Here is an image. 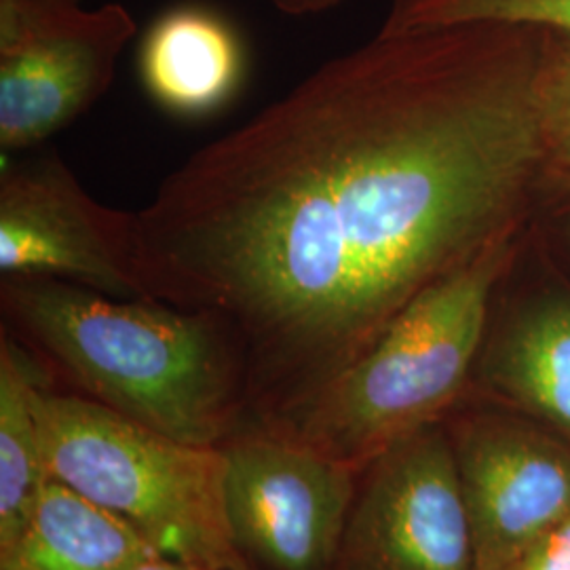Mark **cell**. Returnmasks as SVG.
Masks as SVG:
<instances>
[{
    "label": "cell",
    "mask_w": 570,
    "mask_h": 570,
    "mask_svg": "<svg viewBox=\"0 0 570 570\" xmlns=\"http://www.w3.org/2000/svg\"><path fill=\"white\" fill-rule=\"evenodd\" d=\"M543 45L508 23L379 32L131 212L146 296L225 320L254 416L313 400L416 294L518 226L546 165Z\"/></svg>",
    "instance_id": "6da1fadb"
},
{
    "label": "cell",
    "mask_w": 570,
    "mask_h": 570,
    "mask_svg": "<svg viewBox=\"0 0 570 570\" xmlns=\"http://www.w3.org/2000/svg\"><path fill=\"white\" fill-rule=\"evenodd\" d=\"M0 311L53 385L174 440L220 446L249 414L244 351L216 313L49 277H2Z\"/></svg>",
    "instance_id": "7a4b0ae2"
},
{
    "label": "cell",
    "mask_w": 570,
    "mask_h": 570,
    "mask_svg": "<svg viewBox=\"0 0 570 570\" xmlns=\"http://www.w3.org/2000/svg\"><path fill=\"white\" fill-rule=\"evenodd\" d=\"M515 233L518 226L416 294L313 400L261 421L357 468L393 442L440 423L480 357L492 294L513 261Z\"/></svg>",
    "instance_id": "3957f363"
},
{
    "label": "cell",
    "mask_w": 570,
    "mask_h": 570,
    "mask_svg": "<svg viewBox=\"0 0 570 570\" xmlns=\"http://www.w3.org/2000/svg\"><path fill=\"white\" fill-rule=\"evenodd\" d=\"M37 416L49 480L138 530L157 553L209 570L239 560L223 510L220 446H195L47 383Z\"/></svg>",
    "instance_id": "277c9868"
},
{
    "label": "cell",
    "mask_w": 570,
    "mask_h": 570,
    "mask_svg": "<svg viewBox=\"0 0 570 570\" xmlns=\"http://www.w3.org/2000/svg\"><path fill=\"white\" fill-rule=\"evenodd\" d=\"M223 510L254 570H336L362 468L254 416L225 442Z\"/></svg>",
    "instance_id": "5b68a950"
},
{
    "label": "cell",
    "mask_w": 570,
    "mask_h": 570,
    "mask_svg": "<svg viewBox=\"0 0 570 570\" xmlns=\"http://www.w3.org/2000/svg\"><path fill=\"white\" fill-rule=\"evenodd\" d=\"M138 21L121 2L0 0V148L49 140L98 102Z\"/></svg>",
    "instance_id": "8992f818"
},
{
    "label": "cell",
    "mask_w": 570,
    "mask_h": 570,
    "mask_svg": "<svg viewBox=\"0 0 570 570\" xmlns=\"http://www.w3.org/2000/svg\"><path fill=\"white\" fill-rule=\"evenodd\" d=\"M336 570H478L442 421L393 442L362 468Z\"/></svg>",
    "instance_id": "52a82bcc"
},
{
    "label": "cell",
    "mask_w": 570,
    "mask_h": 570,
    "mask_svg": "<svg viewBox=\"0 0 570 570\" xmlns=\"http://www.w3.org/2000/svg\"><path fill=\"white\" fill-rule=\"evenodd\" d=\"M129 225L131 212L96 202L58 155L4 157L2 277H49L117 298H148L131 261Z\"/></svg>",
    "instance_id": "ba28073f"
},
{
    "label": "cell",
    "mask_w": 570,
    "mask_h": 570,
    "mask_svg": "<svg viewBox=\"0 0 570 570\" xmlns=\"http://www.w3.org/2000/svg\"><path fill=\"white\" fill-rule=\"evenodd\" d=\"M449 433L478 570L505 569L570 518L569 444L490 414L463 416Z\"/></svg>",
    "instance_id": "9c48e42d"
},
{
    "label": "cell",
    "mask_w": 570,
    "mask_h": 570,
    "mask_svg": "<svg viewBox=\"0 0 570 570\" xmlns=\"http://www.w3.org/2000/svg\"><path fill=\"white\" fill-rule=\"evenodd\" d=\"M138 66L155 102L183 117H202L237 94L244 81V42L214 9L183 4L150 23Z\"/></svg>",
    "instance_id": "30bf717a"
},
{
    "label": "cell",
    "mask_w": 570,
    "mask_h": 570,
    "mask_svg": "<svg viewBox=\"0 0 570 570\" xmlns=\"http://www.w3.org/2000/svg\"><path fill=\"white\" fill-rule=\"evenodd\" d=\"M157 553L121 518L49 480L0 570H131Z\"/></svg>",
    "instance_id": "8fae6325"
},
{
    "label": "cell",
    "mask_w": 570,
    "mask_h": 570,
    "mask_svg": "<svg viewBox=\"0 0 570 570\" xmlns=\"http://www.w3.org/2000/svg\"><path fill=\"white\" fill-rule=\"evenodd\" d=\"M53 383L39 357L9 330L0 332V551L26 529L49 482L37 391Z\"/></svg>",
    "instance_id": "7c38bea8"
},
{
    "label": "cell",
    "mask_w": 570,
    "mask_h": 570,
    "mask_svg": "<svg viewBox=\"0 0 570 570\" xmlns=\"http://www.w3.org/2000/svg\"><path fill=\"white\" fill-rule=\"evenodd\" d=\"M490 387L570 440V298L520 315L487 362Z\"/></svg>",
    "instance_id": "4fadbf2b"
},
{
    "label": "cell",
    "mask_w": 570,
    "mask_h": 570,
    "mask_svg": "<svg viewBox=\"0 0 570 570\" xmlns=\"http://www.w3.org/2000/svg\"><path fill=\"white\" fill-rule=\"evenodd\" d=\"M459 23L529 26L570 37V0H393L383 35Z\"/></svg>",
    "instance_id": "5bb4252c"
},
{
    "label": "cell",
    "mask_w": 570,
    "mask_h": 570,
    "mask_svg": "<svg viewBox=\"0 0 570 570\" xmlns=\"http://www.w3.org/2000/svg\"><path fill=\"white\" fill-rule=\"evenodd\" d=\"M537 112L546 165L570 174V37L546 30L537 75Z\"/></svg>",
    "instance_id": "9a60e30c"
},
{
    "label": "cell",
    "mask_w": 570,
    "mask_h": 570,
    "mask_svg": "<svg viewBox=\"0 0 570 570\" xmlns=\"http://www.w3.org/2000/svg\"><path fill=\"white\" fill-rule=\"evenodd\" d=\"M503 570H570V518L537 539Z\"/></svg>",
    "instance_id": "2e32d148"
},
{
    "label": "cell",
    "mask_w": 570,
    "mask_h": 570,
    "mask_svg": "<svg viewBox=\"0 0 570 570\" xmlns=\"http://www.w3.org/2000/svg\"><path fill=\"white\" fill-rule=\"evenodd\" d=\"M273 7L289 18H308L332 11L348 0H271Z\"/></svg>",
    "instance_id": "e0dca14e"
},
{
    "label": "cell",
    "mask_w": 570,
    "mask_h": 570,
    "mask_svg": "<svg viewBox=\"0 0 570 570\" xmlns=\"http://www.w3.org/2000/svg\"><path fill=\"white\" fill-rule=\"evenodd\" d=\"M131 570H209L186 560H178V558H169L164 553H153L148 558H144L140 564H136Z\"/></svg>",
    "instance_id": "ac0fdd59"
},
{
    "label": "cell",
    "mask_w": 570,
    "mask_h": 570,
    "mask_svg": "<svg viewBox=\"0 0 570 570\" xmlns=\"http://www.w3.org/2000/svg\"><path fill=\"white\" fill-rule=\"evenodd\" d=\"M225 570H254L252 567H247L245 562H237V564H233V567H228V569Z\"/></svg>",
    "instance_id": "d6986e66"
}]
</instances>
